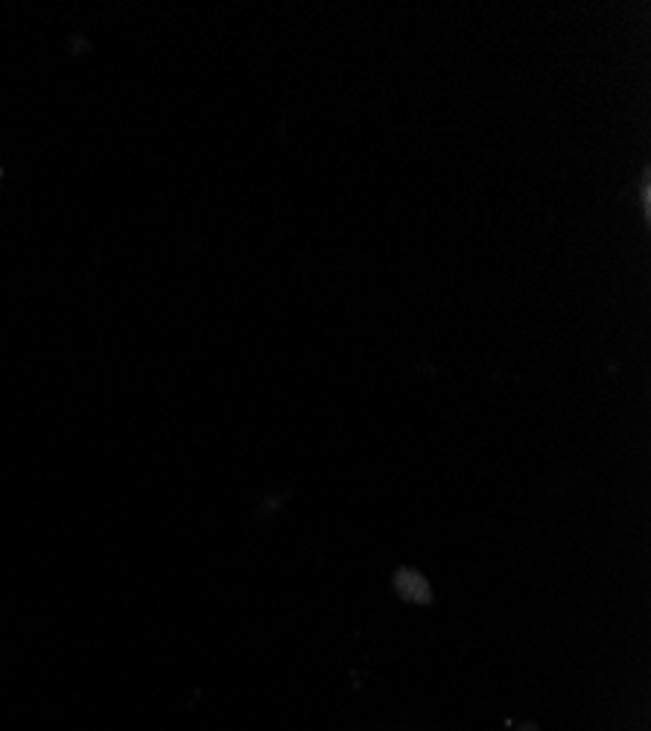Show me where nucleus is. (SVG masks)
Returning <instances> with one entry per match:
<instances>
[]
</instances>
